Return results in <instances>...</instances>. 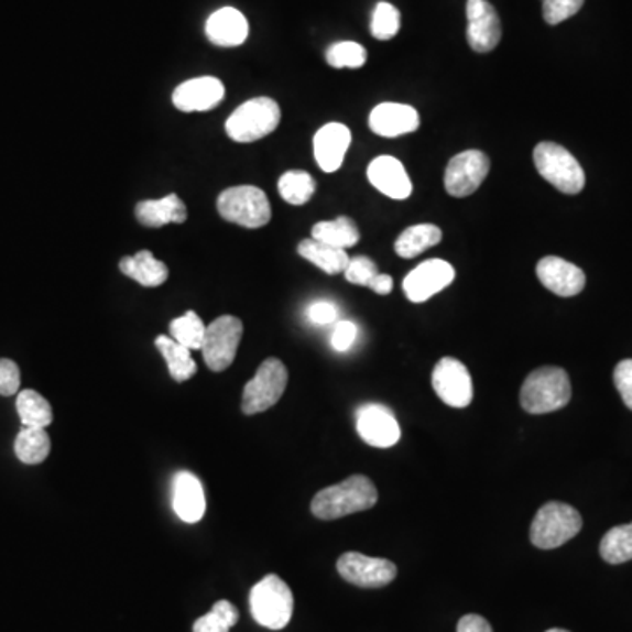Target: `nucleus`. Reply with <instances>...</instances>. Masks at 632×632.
Returning <instances> with one entry per match:
<instances>
[{
	"label": "nucleus",
	"instance_id": "obj_4",
	"mask_svg": "<svg viewBox=\"0 0 632 632\" xmlns=\"http://www.w3.org/2000/svg\"><path fill=\"white\" fill-rule=\"evenodd\" d=\"M282 122V109L271 97H255L239 106L226 123L227 135L236 143H255L273 134Z\"/></svg>",
	"mask_w": 632,
	"mask_h": 632
},
{
	"label": "nucleus",
	"instance_id": "obj_24",
	"mask_svg": "<svg viewBox=\"0 0 632 632\" xmlns=\"http://www.w3.org/2000/svg\"><path fill=\"white\" fill-rule=\"evenodd\" d=\"M120 271L126 276L132 277L139 285L148 286V288L164 285L170 277L167 265L155 259L153 253L148 252V250H141L132 257H123L120 260Z\"/></svg>",
	"mask_w": 632,
	"mask_h": 632
},
{
	"label": "nucleus",
	"instance_id": "obj_34",
	"mask_svg": "<svg viewBox=\"0 0 632 632\" xmlns=\"http://www.w3.org/2000/svg\"><path fill=\"white\" fill-rule=\"evenodd\" d=\"M327 64L334 69H359L368 62V52L364 46L353 41H341L333 44L325 53Z\"/></svg>",
	"mask_w": 632,
	"mask_h": 632
},
{
	"label": "nucleus",
	"instance_id": "obj_20",
	"mask_svg": "<svg viewBox=\"0 0 632 632\" xmlns=\"http://www.w3.org/2000/svg\"><path fill=\"white\" fill-rule=\"evenodd\" d=\"M369 127L381 138L412 134L421 127V117L413 106L383 102L369 115Z\"/></svg>",
	"mask_w": 632,
	"mask_h": 632
},
{
	"label": "nucleus",
	"instance_id": "obj_31",
	"mask_svg": "<svg viewBox=\"0 0 632 632\" xmlns=\"http://www.w3.org/2000/svg\"><path fill=\"white\" fill-rule=\"evenodd\" d=\"M316 190V182L306 171H286L277 179V192L292 206H303L312 200Z\"/></svg>",
	"mask_w": 632,
	"mask_h": 632
},
{
	"label": "nucleus",
	"instance_id": "obj_25",
	"mask_svg": "<svg viewBox=\"0 0 632 632\" xmlns=\"http://www.w3.org/2000/svg\"><path fill=\"white\" fill-rule=\"evenodd\" d=\"M297 252L303 259L308 260L327 274L345 273V269L350 262L347 250L330 247V244L322 243V241H316L313 238L301 241Z\"/></svg>",
	"mask_w": 632,
	"mask_h": 632
},
{
	"label": "nucleus",
	"instance_id": "obj_36",
	"mask_svg": "<svg viewBox=\"0 0 632 632\" xmlns=\"http://www.w3.org/2000/svg\"><path fill=\"white\" fill-rule=\"evenodd\" d=\"M401 29V13L395 6L389 2H380L374 8L373 18H371V34L380 41H389L397 35Z\"/></svg>",
	"mask_w": 632,
	"mask_h": 632
},
{
	"label": "nucleus",
	"instance_id": "obj_22",
	"mask_svg": "<svg viewBox=\"0 0 632 632\" xmlns=\"http://www.w3.org/2000/svg\"><path fill=\"white\" fill-rule=\"evenodd\" d=\"M174 511L176 515L187 522L197 524L206 513V495L199 478L188 471H182L174 478Z\"/></svg>",
	"mask_w": 632,
	"mask_h": 632
},
{
	"label": "nucleus",
	"instance_id": "obj_19",
	"mask_svg": "<svg viewBox=\"0 0 632 632\" xmlns=\"http://www.w3.org/2000/svg\"><path fill=\"white\" fill-rule=\"evenodd\" d=\"M351 144V132L342 123H327L316 132L313 139L316 164L324 173H336L345 161Z\"/></svg>",
	"mask_w": 632,
	"mask_h": 632
},
{
	"label": "nucleus",
	"instance_id": "obj_18",
	"mask_svg": "<svg viewBox=\"0 0 632 632\" xmlns=\"http://www.w3.org/2000/svg\"><path fill=\"white\" fill-rule=\"evenodd\" d=\"M369 183L390 199L404 200L412 195V179L404 170L403 162L395 156L381 155L368 167Z\"/></svg>",
	"mask_w": 632,
	"mask_h": 632
},
{
	"label": "nucleus",
	"instance_id": "obj_7",
	"mask_svg": "<svg viewBox=\"0 0 632 632\" xmlns=\"http://www.w3.org/2000/svg\"><path fill=\"white\" fill-rule=\"evenodd\" d=\"M217 208L221 218L247 229H260L271 221L268 195L252 185H239L221 192Z\"/></svg>",
	"mask_w": 632,
	"mask_h": 632
},
{
	"label": "nucleus",
	"instance_id": "obj_33",
	"mask_svg": "<svg viewBox=\"0 0 632 632\" xmlns=\"http://www.w3.org/2000/svg\"><path fill=\"white\" fill-rule=\"evenodd\" d=\"M171 338L178 341L188 350H200L203 348L204 336H206V325L200 320V316L195 312H187L178 318H174L170 325Z\"/></svg>",
	"mask_w": 632,
	"mask_h": 632
},
{
	"label": "nucleus",
	"instance_id": "obj_32",
	"mask_svg": "<svg viewBox=\"0 0 632 632\" xmlns=\"http://www.w3.org/2000/svg\"><path fill=\"white\" fill-rule=\"evenodd\" d=\"M599 554L608 564H624L632 560V522L610 529L601 540Z\"/></svg>",
	"mask_w": 632,
	"mask_h": 632
},
{
	"label": "nucleus",
	"instance_id": "obj_17",
	"mask_svg": "<svg viewBox=\"0 0 632 632\" xmlns=\"http://www.w3.org/2000/svg\"><path fill=\"white\" fill-rule=\"evenodd\" d=\"M536 274L543 286L559 297H575L585 288L584 271L560 257H545L536 265Z\"/></svg>",
	"mask_w": 632,
	"mask_h": 632
},
{
	"label": "nucleus",
	"instance_id": "obj_9",
	"mask_svg": "<svg viewBox=\"0 0 632 632\" xmlns=\"http://www.w3.org/2000/svg\"><path fill=\"white\" fill-rule=\"evenodd\" d=\"M243 338V322L236 316H218L206 327L203 351L204 362L215 373H221L232 366L239 342Z\"/></svg>",
	"mask_w": 632,
	"mask_h": 632
},
{
	"label": "nucleus",
	"instance_id": "obj_15",
	"mask_svg": "<svg viewBox=\"0 0 632 632\" xmlns=\"http://www.w3.org/2000/svg\"><path fill=\"white\" fill-rule=\"evenodd\" d=\"M357 431L362 442L374 448H390L401 439L394 413L380 404H369L357 412Z\"/></svg>",
	"mask_w": 632,
	"mask_h": 632
},
{
	"label": "nucleus",
	"instance_id": "obj_39",
	"mask_svg": "<svg viewBox=\"0 0 632 632\" xmlns=\"http://www.w3.org/2000/svg\"><path fill=\"white\" fill-rule=\"evenodd\" d=\"M613 381L625 406L632 410V359L622 360L617 364Z\"/></svg>",
	"mask_w": 632,
	"mask_h": 632
},
{
	"label": "nucleus",
	"instance_id": "obj_11",
	"mask_svg": "<svg viewBox=\"0 0 632 632\" xmlns=\"http://www.w3.org/2000/svg\"><path fill=\"white\" fill-rule=\"evenodd\" d=\"M338 573L348 584L362 589H380L395 580L397 568L390 560L368 557L359 552H348L339 557Z\"/></svg>",
	"mask_w": 632,
	"mask_h": 632
},
{
	"label": "nucleus",
	"instance_id": "obj_8",
	"mask_svg": "<svg viewBox=\"0 0 632 632\" xmlns=\"http://www.w3.org/2000/svg\"><path fill=\"white\" fill-rule=\"evenodd\" d=\"M288 383V371L280 359H268L260 364L255 377L244 386L241 410L244 415L268 412L282 399Z\"/></svg>",
	"mask_w": 632,
	"mask_h": 632
},
{
	"label": "nucleus",
	"instance_id": "obj_37",
	"mask_svg": "<svg viewBox=\"0 0 632 632\" xmlns=\"http://www.w3.org/2000/svg\"><path fill=\"white\" fill-rule=\"evenodd\" d=\"M585 0H543V18L548 25H559L575 17Z\"/></svg>",
	"mask_w": 632,
	"mask_h": 632
},
{
	"label": "nucleus",
	"instance_id": "obj_26",
	"mask_svg": "<svg viewBox=\"0 0 632 632\" xmlns=\"http://www.w3.org/2000/svg\"><path fill=\"white\" fill-rule=\"evenodd\" d=\"M442 229L433 224L407 227L395 241V253L403 259H413L424 253L425 250L442 243Z\"/></svg>",
	"mask_w": 632,
	"mask_h": 632
},
{
	"label": "nucleus",
	"instance_id": "obj_5",
	"mask_svg": "<svg viewBox=\"0 0 632 632\" xmlns=\"http://www.w3.org/2000/svg\"><path fill=\"white\" fill-rule=\"evenodd\" d=\"M584 520L575 508L566 503L543 504L531 525V543L542 551H554L566 545L580 533Z\"/></svg>",
	"mask_w": 632,
	"mask_h": 632
},
{
	"label": "nucleus",
	"instance_id": "obj_10",
	"mask_svg": "<svg viewBox=\"0 0 632 632\" xmlns=\"http://www.w3.org/2000/svg\"><path fill=\"white\" fill-rule=\"evenodd\" d=\"M489 171V156L480 150L459 153L446 165V192L457 199L469 197L481 187V183L486 182Z\"/></svg>",
	"mask_w": 632,
	"mask_h": 632
},
{
	"label": "nucleus",
	"instance_id": "obj_27",
	"mask_svg": "<svg viewBox=\"0 0 632 632\" xmlns=\"http://www.w3.org/2000/svg\"><path fill=\"white\" fill-rule=\"evenodd\" d=\"M156 350L161 351L164 357L165 364L170 369L171 377L174 381L183 383V381L190 380L197 373V364L192 359V350L183 347L178 341H174L170 336H159L155 339Z\"/></svg>",
	"mask_w": 632,
	"mask_h": 632
},
{
	"label": "nucleus",
	"instance_id": "obj_30",
	"mask_svg": "<svg viewBox=\"0 0 632 632\" xmlns=\"http://www.w3.org/2000/svg\"><path fill=\"white\" fill-rule=\"evenodd\" d=\"M17 412L25 427L46 429L53 422L52 406L35 390H23L18 394Z\"/></svg>",
	"mask_w": 632,
	"mask_h": 632
},
{
	"label": "nucleus",
	"instance_id": "obj_29",
	"mask_svg": "<svg viewBox=\"0 0 632 632\" xmlns=\"http://www.w3.org/2000/svg\"><path fill=\"white\" fill-rule=\"evenodd\" d=\"M52 450L48 433L40 427H23L14 442V454L18 459L29 466H35L46 460Z\"/></svg>",
	"mask_w": 632,
	"mask_h": 632
},
{
	"label": "nucleus",
	"instance_id": "obj_28",
	"mask_svg": "<svg viewBox=\"0 0 632 632\" xmlns=\"http://www.w3.org/2000/svg\"><path fill=\"white\" fill-rule=\"evenodd\" d=\"M312 238L330 247L348 248L359 243L360 232L356 221L348 217H338L336 220L318 221L312 230Z\"/></svg>",
	"mask_w": 632,
	"mask_h": 632
},
{
	"label": "nucleus",
	"instance_id": "obj_40",
	"mask_svg": "<svg viewBox=\"0 0 632 632\" xmlns=\"http://www.w3.org/2000/svg\"><path fill=\"white\" fill-rule=\"evenodd\" d=\"M20 390V369L13 360L0 359V395L9 397Z\"/></svg>",
	"mask_w": 632,
	"mask_h": 632
},
{
	"label": "nucleus",
	"instance_id": "obj_41",
	"mask_svg": "<svg viewBox=\"0 0 632 632\" xmlns=\"http://www.w3.org/2000/svg\"><path fill=\"white\" fill-rule=\"evenodd\" d=\"M357 327L353 322L342 320L336 325L333 333V347L338 351L350 350L351 345L356 342Z\"/></svg>",
	"mask_w": 632,
	"mask_h": 632
},
{
	"label": "nucleus",
	"instance_id": "obj_3",
	"mask_svg": "<svg viewBox=\"0 0 632 632\" xmlns=\"http://www.w3.org/2000/svg\"><path fill=\"white\" fill-rule=\"evenodd\" d=\"M250 611L262 628L271 631L285 629L294 613L291 587L280 576H265L250 592Z\"/></svg>",
	"mask_w": 632,
	"mask_h": 632
},
{
	"label": "nucleus",
	"instance_id": "obj_14",
	"mask_svg": "<svg viewBox=\"0 0 632 632\" xmlns=\"http://www.w3.org/2000/svg\"><path fill=\"white\" fill-rule=\"evenodd\" d=\"M468 43L472 52L489 53L501 43V20L487 0H468Z\"/></svg>",
	"mask_w": 632,
	"mask_h": 632
},
{
	"label": "nucleus",
	"instance_id": "obj_45",
	"mask_svg": "<svg viewBox=\"0 0 632 632\" xmlns=\"http://www.w3.org/2000/svg\"><path fill=\"white\" fill-rule=\"evenodd\" d=\"M546 632H569V631H566V629H551V631Z\"/></svg>",
	"mask_w": 632,
	"mask_h": 632
},
{
	"label": "nucleus",
	"instance_id": "obj_16",
	"mask_svg": "<svg viewBox=\"0 0 632 632\" xmlns=\"http://www.w3.org/2000/svg\"><path fill=\"white\" fill-rule=\"evenodd\" d=\"M226 99L224 83L213 76L188 79L182 83L173 94L174 108L183 113H203L217 108Z\"/></svg>",
	"mask_w": 632,
	"mask_h": 632
},
{
	"label": "nucleus",
	"instance_id": "obj_13",
	"mask_svg": "<svg viewBox=\"0 0 632 632\" xmlns=\"http://www.w3.org/2000/svg\"><path fill=\"white\" fill-rule=\"evenodd\" d=\"M454 280L455 269L451 264L442 259L425 260L404 277V294L412 303H425L445 291Z\"/></svg>",
	"mask_w": 632,
	"mask_h": 632
},
{
	"label": "nucleus",
	"instance_id": "obj_2",
	"mask_svg": "<svg viewBox=\"0 0 632 632\" xmlns=\"http://www.w3.org/2000/svg\"><path fill=\"white\" fill-rule=\"evenodd\" d=\"M571 401V381L563 368L543 366L525 378L520 404L533 415L557 412Z\"/></svg>",
	"mask_w": 632,
	"mask_h": 632
},
{
	"label": "nucleus",
	"instance_id": "obj_42",
	"mask_svg": "<svg viewBox=\"0 0 632 632\" xmlns=\"http://www.w3.org/2000/svg\"><path fill=\"white\" fill-rule=\"evenodd\" d=\"M309 320L316 325H327L333 324L338 318V309L333 303H327V301H318V303L312 304L309 306Z\"/></svg>",
	"mask_w": 632,
	"mask_h": 632
},
{
	"label": "nucleus",
	"instance_id": "obj_23",
	"mask_svg": "<svg viewBox=\"0 0 632 632\" xmlns=\"http://www.w3.org/2000/svg\"><path fill=\"white\" fill-rule=\"evenodd\" d=\"M187 217V206L176 194L165 195L156 200H141L135 206V218L144 227H153V229L167 226V224H185Z\"/></svg>",
	"mask_w": 632,
	"mask_h": 632
},
{
	"label": "nucleus",
	"instance_id": "obj_35",
	"mask_svg": "<svg viewBox=\"0 0 632 632\" xmlns=\"http://www.w3.org/2000/svg\"><path fill=\"white\" fill-rule=\"evenodd\" d=\"M239 613L229 601H218L213 610L195 620L194 632H229L238 624Z\"/></svg>",
	"mask_w": 632,
	"mask_h": 632
},
{
	"label": "nucleus",
	"instance_id": "obj_43",
	"mask_svg": "<svg viewBox=\"0 0 632 632\" xmlns=\"http://www.w3.org/2000/svg\"><path fill=\"white\" fill-rule=\"evenodd\" d=\"M457 632H494L492 625L480 615H466L459 620Z\"/></svg>",
	"mask_w": 632,
	"mask_h": 632
},
{
	"label": "nucleus",
	"instance_id": "obj_44",
	"mask_svg": "<svg viewBox=\"0 0 632 632\" xmlns=\"http://www.w3.org/2000/svg\"><path fill=\"white\" fill-rule=\"evenodd\" d=\"M394 286V280L389 274H380L373 277V282L369 283V288L380 295H389Z\"/></svg>",
	"mask_w": 632,
	"mask_h": 632
},
{
	"label": "nucleus",
	"instance_id": "obj_38",
	"mask_svg": "<svg viewBox=\"0 0 632 632\" xmlns=\"http://www.w3.org/2000/svg\"><path fill=\"white\" fill-rule=\"evenodd\" d=\"M377 274V264L369 257H353L345 269L347 282L353 283V285L369 286Z\"/></svg>",
	"mask_w": 632,
	"mask_h": 632
},
{
	"label": "nucleus",
	"instance_id": "obj_1",
	"mask_svg": "<svg viewBox=\"0 0 632 632\" xmlns=\"http://www.w3.org/2000/svg\"><path fill=\"white\" fill-rule=\"evenodd\" d=\"M377 501L378 490L373 481L362 475H356L338 486L320 490L313 498L312 513L316 519L338 520L351 513L371 510Z\"/></svg>",
	"mask_w": 632,
	"mask_h": 632
},
{
	"label": "nucleus",
	"instance_id": "obj_21",
	"mask_svg": "<svg viewBox=\"0 0 632 632\" xmlns=\"http://www.w3.org/2000/svg\"><path fill=\"white\" fill-rule=\"evenodd\" d=\"M248 20L244 14L235 8H221L206 22V35L213 44L221 48H235L247 41Z\"/></svg>",
	"mask_w": 632,
	"mask_h": 632
},
{
	"label": "nucleus",
	"instance_id": "obj_6",
	"mask_svg": "<svg viewBox=\"0 0 632 632\" xmlns=\"http://www.w3.org/2000/svg\"><path fill=\"white\" fill-rule=\"evenodd\" d=\"M533 159L537 173L557 190L568 195L584 190V170L566 148L552 141H543L534 148Z\"/></svg>",
	"mask_w": 632,
	"mask_h": 632
},
{
	"label": "nucleus",
	"instance_id": "obj_12",
	"mask_svg": "<svg viewBox=\"0 0 632 632\" xmlns=\"http://www.w3.org/2000/svg\"><path fill=\"white\" fill-rule=\"evenodd\" d=\"M433 389L443 403L451 407H468L472 401V378L468 368L454 359L445 357L434 366Z\"/></svg>",
	"mask_w": 632,
	"mask_h": 632
}]
</instances>
